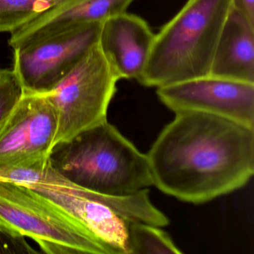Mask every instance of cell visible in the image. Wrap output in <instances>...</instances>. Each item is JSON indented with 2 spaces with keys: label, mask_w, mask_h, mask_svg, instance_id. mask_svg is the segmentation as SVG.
<instances>
[{
  "label": "cell",
  "mask_w": 254,
  "mask_h": 254,
  "mask_svg": "<svg viewBox=\"0 0 254 254\" xmlns=\"http://www.w3.org/2000/svg\"><path fill=\"white\" fill-rule=\"evenodd\" d=\"M146 154L158 190L187 203H206L252 178L254 127L206 113H175Z\"/></svg>",
  "instance_id": "obj_1"
},
{
  "label": "cell",
  "mask_w": 254,
  "mask_h": 254,
  "mask_svg": "<svg viewBox=\"0 0 254 254\" xmlns=\"http://www.w3.org/2000/svg\"><path fill=\"white\" fill-rule=\"evenodd\" d=\"M0 180L23 184L105 245L111 254H127V221L162 227L166 215L151 203L149 190L124 197L80 187L61 175L50 160L32 166L0 167Z\"/></svg>",
  "instance_id": "obj_2"
},
{
  "label": "cell",
  "mask_w": 254,
  "mask_h": 254,
  "mask_svg": "<svg viewBox=\"0 0 254 254\" xmlns=\"http://www.w3.org/2000/svg\"><path fill=\"white\" fill-rule=\"evenodd\" d=\"M50 160L71 182L108 195H133L153 185L147 154L108 120L56 145Z\"/></svg>",
  "instance_id": "obj_3"
},
{
  "label": "cell",
  "mask_w": 254,
  "mask_h": 254,
  "mask_svg": "<svg viewBox=\"0 0 254 254\" xmlns=\"http://www.w3.org/2000/svg\"><path fill=\"white\" fill-rule=\"evenodd\" d=\"M232 0H187L155 34L138 82L158 87L206 76Z\"/></svg>",
  "instance_id": "obj_4"
},
{
  "label": "cell",
  "mask_w": 254,
  "mask_h": 254,
  "mask_svg": "<svg viewBox=\"0 0 254 254\" xmlns=\"http://www.w3.org/2000/svg\"><path fill=\"white\" fill-rule=\"evenodd\" d=\"M0 226L47 254H111L100 241L23 184L0 180Z\"/></svg>",
  "instance_id": "obj_5"
},
{
  "label": "cell",
  "mask_w": 254,
  "mask_h": 254,
  "mask_svg": "<svg viewBox=\"0 0 254 254\" xmlns=\"http://www.w3.org/2000/svg\"><path fill=\"white\" fill-rule=\"evenodd\" d=\"M119 81L97 43L52 91L44 94L57 114L53 148L108 120Z\"/></svg>",
  "instance_id": "obj_6"
},
{
  "label": "cell",
  "mask_w": 254,
  "mask_h": 254,
  "mask_svg": "<svg viewBox=\"0 0 254 254\" xmlns=\"http://www.w3.org/2000/svg\"><path fill=\"white\" fill-rule=\"evenodd\" d=\"M102 23L83 25L69 32L14 49V67L24 94H47L99 41Z\"/></svg>",
  "instance_id": "obj_7"
},
{
  "label": "cell",
  "mask_w": 254,
  "mask_h": 254,
  "mask_svg": "<svg viewBox=\"0 0 254 254\" xmlns=\"http://www.w3.org/2000/svg\"><path fill=\"white\" fill-rule=\"evenodd\" d=\"M57 130V114L47 96L23 95L0 128V167L49 160Z\"/></svg>",
  "instance_id": "obj_8"
},
{
  "label": "cell",
  "mask_w": 254,
  "mask_h": 254,
  "mask_svg": "<svg viewBox=\"0 0 254 254\" xmlns=\"http://www.w3.org/2000/svg\"><path fill=\"white\" fill-rule=\"evenodd\" d=\"M157 89L173 112L206 113L254 127V84L209 75Z\"/></svg>",
  "instance_id": "obj_9"
},
{
  "label": "cell",
  "mask_w": 254,
  "mask_h": 254,
  "mask_svg": "<svg viewBox=\"0 0 254 254\" xmlns=\"http://www.w3.org/2000/svg\"><path fill=\"white\" fill-rule=\"evenodd\" d=\"M154 36L143 18L126 12L102 23L98 44L119 80L139 81L149 58Z\"/></svg>",
  "instance_id": "obj_10"
},
{
  "label": "cell",
  "mask_w": 254,
  "mask_h": 254,
  "mask_svg": "<svg viewBox=\"0 0 254 254\" xmlns=\"http://www.w3.org/2000/svg\"><path fill=\"white\" fill-rule=\"evenodd\" d=\"M135 0H63L60 3L11 32L8 44L14 50L69 32L90 23H101L127 12Z\"/></svg>",
  "instance_id": "obj_11"
},
{
  "label": "cell",
  "mask_w": 254,
  "mask_h": 254,
  "mask_svg": "<svg viewBox=\"0 0 254 254\" xmlns=\"http://www.w3.org/2000/svg\"><path fill=\"white\" fill-rule=\"evenodd\" d=\"M209 75L254 84V25L233 8L218 40Z\"/></svg>",
  "instance_id": "obj_12"
},
{
  "label": "cell",
  "mask_w": 254,
  "mask_h": 254,
  "mask_svg": "<svg viewBox=\"0 0 254 254\" xmlns=\"http://www.w3.org/2000/svg\"><path fill=\"white\" fill-rule=\"evenodd\" d=\"M127 254H181L170 236L160 227L127 221Z\"/></svg>",
  "instance_id": "obj_13"
},
{
  "label": "cell",
  "mask_w": 254,
  "mask_h": 254,
  "mask_svg": "<svg viewBox=\"0 0 254 254\" xmlns=\"http://www.w3.org/2000/svg\"><path fill=\"white\" fill-rule=\"evenodd\" d=\"M63 0H0V33L27 24Z\"/></svg>",
  "instance_id": "obj_14"
},
{
  "label": "cell",
  "mask_w": 254,
  "mask_h": 254,
  "mask_svg": "<svg viewBox=\"0 0 254 254\" xmlns=\"http://www.w3.org/2000/svg\"><path fill=\"white\" fill-rule=\"evenodd\" d=\"M24 95V90L14 69H0V128Z\"/></svg>",
  "instance_id": "obj_15"
},
{
  "label": "cell",
  "mask_w": 254,
  "mask_h": 254,
  "mask_svg": "<svg viewBox=\"0 0 254 254\" xmlns=\"http://www.w3.org/2000/svg\"><path fill=\"white\" fill-rule=\"evenodd\" d=\"M26 237L0 226V254H36Z\"/></svg>",
  "instance_id": "obj_16"
},
{
  "label": "cell",
  "mask_w": 254,
  "mask_h": 254,
  "mask_svg": "<svg viewBox=\"0 0 254 254\" xmlns=\"http://www.w3.org/2000/svg\"><path fill=\"white\" fill-rule=\"evenodd\" d=\"M232 8L254 25V0H232Z\"/></svg>",
  "instance_id": "obj_17"
}]
</instances>
